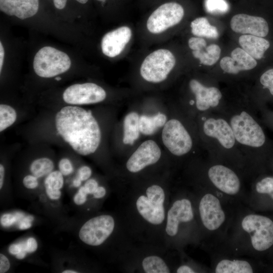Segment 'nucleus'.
<instances>
[{"label":"nucleus","mask_w":273,"mask_h":273,"mask_svg":"<svg viewBox=\"0 0 273 273\" xmlns=\"http://www.w3.org/2000/svg\"><path fill=\"white\" fill-rule=\"evenodd\" d=\"M258 111L250 99H246L225 100L222 112L246 160L251 178L259 174L273 152V145L257 116Z\"/></svg>","instance_id":"nucleus-1"},{"label":"nucleus","mask_w":273,"mask_h":273,"mask_svg":"<svg viewBox=\"0 0 273 273\" xmlns=\"http://www.w3.org/2000/svg\"><path fill=\"white\" fill-rule=\"evenodd\" d=\"M238 206L223 243L219 248L234 255L251 256L273 246V220Z\"/></svg>","instance_id":"nucleus-2"},{"label":"nucleus","mask_w":273,"mask_h":273,"mask_svg":"<svg viewBox=\"0 0 273 273\" xmlns=\"http://www.w3.org/2000/svg\"><path fill=\"white\" fill-rule=\"evenodd\" d=\"M197 118L199 136L207 152L208 158L231 166L250 179L246 160L223 114L210 112Z\"/></svg>","instance_id":"nucleus-3"},{"label":"nucleus","mask_w":273,"mask_h":273,"mask_svg":"<svg viewBox=\"0 0 273 273\" xmlns=\"http://www.w3.org/2000/svg\"><path fill=\"white\" fill-rule=\"evenodd\" d=\"M198 189L195 197L202 240L212 249L223 243L238 206L204 185Z\"/></svg>","instance_id":"nucleus-4"},{"label":"nucleus","mask_w":273,"mask_h":273,"mask_svg":"<svg viewBox=\"0 0 273 273\" xmlns=\"http://www.w3.org/2000/svg\"><path fill=\"white\" fill-rule=\"evenodd\" d=\"M55 125L64 140L81 155L94 153L100 144V128L90 111L77 106L64 107L55 116Z\"/></svg>","instance_id":"nucleus-5"},{"label":"nucleus","mask_w":273,"mask_h":273,"mask_svg":"<svg viewBox=\"0 0 273 273\" xmlns=\"http://www.w3.org/2000/svg\"><path fill=\"white\" fill-rule=\"evenodd\" d=\"M199 178L200 184L226 201L236 206L247 204L248 194L244 184L246 178L231 166L208 158L200 164Z\"/></svg>","instance_id":"nucleus-6"},{"label":"nucleus","mask_w":273,"mask_h":273,"mask_svg":"<svg viewBox=\"0 0 273 273\" xmlns=\"http://www.w3.org/2000/svg\"><path fill=\"white\" fill-rule=\"evenodd\" d=\"M164 225L166 237L180 245L202 240L195 195L182 194L175 198L167 210Z\"/></svg>","instance_id":"nucleus-7"},{"label":"nucleus","mask_w":273,"mask_h":273,"mask_svg":"<svg viewBox=\"0 0 273 273\" xmlns=\"http://www.w3.org/2000/svg\"><path fill=\"white\" fill-rule=\"evenodd\" d=\"M167 193L160 185L148 186L134 199V209L138 216L146 224L157 228L164 224L167 210Z\"/></svg>","instance_id":"nucleus-8"},{"label":"nucleus","mask_w":273,"mask_h":273,"mask_svg":"<svg viewBox=\"0 0 273 273\" xmlns=\"http://www.w3.org/2000/svg\"><path fill=\"white\" fill-rule=\"evenodd\" d=\"M189 87L194 97L189 101V105L197 117L210 112H222L225 100L218 87L206 85L196 79L190 80Z\"/></svg>","instance_id":"nucleus-9"},{"label":"nucleus","mask_w":273,"mask_h":273,"mask_svg":"<svg viewBox=\"0 0 273 273\" xmlns=\"http://www.w3.org/2000/svg\"><path fill=\"white\" fill-rule=\"evenodd\" d=\"M162 140L169 151L176 157L190 154L194 146L193 136L180 120L172 118L164 126Z\"/></svg>","instance_id":"nucleus-10"},{"label":"nucleus","mask_w":273,"mask_h":273,"mask_svg":"<svg viewBox=\"0 0 273 273\" xmlns=\"http://www.w3.org/2000/svg\"><path fill=\"white\" fill-rule=\"evenodd\" d=\"M71 64L67 54L52 47H44L35 54L33 67L38 76L50 78L66 72Z\"/></svg>","instance_id":"nucleus-11"},{"label":"nucleus","mask_w":273,"mask_h":273,"mask_svg":"<svg viewBox=\"0 0 273 273\" xmlns=\"http://www.w3.org/2000/svg\"><path fill=\"white\" fill-rule=\"evenodd\" d=\"M175 64V58L170 51L159 49L145 59L141 66V75L147 81L160 82L167 78Z\"/></svg>","instance_id":"nucleus-12"},{"label":"nucleus","mask_w":273,"mask_h":273,"mask_svg":"<svg viewBox=\"0 0 273 273\" xmlns=\"http://www.w3.org/2000/svg\"><path fill=\"white\" fill-rule=\"evenodd\" d=\"M115 227L116 221L112 215L101 214L87 220L80 228L78 236L84 244L97 247L108 239Z\"/></svg>","instance_id":"nucleus-13"},{"label":"nucleus","mask_w":273,"mask_h":273,"mask_svg":"<svg viewBox=\"0 0 273 273\" xmlns=\"http://www.w3.org/2000/svg\"><path fill=\"white\" fill-rule=\"evenodd\" d=\"M184 15V10L180 5L174 2L164 4L150 16L147 27L152 33L162 32L179 23Z\"/></svg>","instance_id":"nucleus-14"},{"label":"nucleus","mask_w":273,"mask_h":273,"mask_svg":"<svg viewBox=\"0 0 273 273\" xmlns=\"http://www.w3.org/2000/svg\"><path fill=\"white\" fill-rule=\"evenodd\" d=\"M106 97V93L102 87L90 82L73 84L63 94V100L72 105L97 103L104 101Z\"/></svg>","instance_id":"nucleus-15"},{"label":"nucleus","mask_w":273,"mask_h":273,"mask_svg":"<svg viewBox=\"0 0 273 273\" xmlns=\"http://www.w3.org/2000/svg\"><path fill=\"white\" fill-rule=\"evenodd\" d=\"M212 271L215 273H252L255 267L250 259L238 257L230 253L214 250Z\"/></svg>","instance_id":"nucleus-16"},{"label":"nucleus","mask_w":273,"mask_h":273,"mask_svg":"<svg viewBox=\"0 0 273 273\" xmlns=\"http://www.w3.org/2000/svg\"><path fill=\"white\" fill-rule=\"evenodd\" d=\"M161 155V150L156 143L147 140L141 144L127 160L126 169L131 173L139 172L157 163Z\"/></svg>","instance_id":"nucleus-17"},{"label":"nucleus","mask_w":273,"mask_h":273,"mask_svg":"<svg viewBox=\"0 0 273 273\" xmlns=\"http://www.w3.org/2000/svg\"><path fill=\"white\" fill-rule=\"evenodd\" d=\"M230 25L234 32L243 34H249L263 37L268 34L269 31L268 23L264 18L245 14L234 16Z\"/></svg>","instance_id":"nucleus-18"},{"label":"nucleus","mask_w":273,"mask_h":273,"mask_svg":"<svg viewBox=\"0 0 273 273\" xmlns=\"http://www.w3.org/2000/svg\"><path fill=\"white\" fill-rule=\"evenodd\" d=\"M231 55V57H224L220 61V68L225 73L238 75L242 71L252 70L257 65L256 59L241 48H236Z\"/></svg>","instance_id":"nucleus-19"},{"label":"nucleus","mask_w":273,"mask_h":273,"mask_svg":"<svg viewBox=\"0 0 273 273\" xmlns=\"http://www.w3.org/2000/svg\"><path fill=\"white\" fill-rule=\"evenodd\" d=\"M131 37V31L127 26H122L107 33L101 41L103 53L113 58L119 55L128 43Z\"/></svg>","instance_id":"nucleus-20"},{"label":"nucleus","mask_w":273,"mask_h":273,"mask_svg":"<svg viewBox=\"0 0 273 273\" xmlns=\"http://www.w3.org/2000/svg\"><path fill=\"white\" fill-rule=\"evenodd\" d=\"M39 6V0H0L1 12L22 20L35 15Z\"/></svg>","instance_id":"nucleus-21"},{"label":"nucleus","mask_w":273,"mask_h":273,"mask_svg":"<svg viewBox=\"0 0 273 273\" xmlns=\"http://www.w3.org/2000/svg\"><path fill=\"white\" fill-rule=\"evenodd\" d=\"M239 43L242 49L257 60L261 59L269 48V41L262 37L251 34H244L240 36Z\"/></svg>","instance_id":"nucleus-22"},{"label":"nucleus","mask_w":273,"mask_h":273,"mask_svg":"<svg viewBox=\"0 0 273 273\" xmlns=\"http://www.w3.org/2000/svg\"><path fill=\"white\" fill-rule=\"evenodd\" d=\"M140 133V116L135 112H130L126 115L124 119L123 143L132 145L139 138Z\"/></svg>","instance_id":"nucleus-23"},{"label":"nucleus","mask_w":273,"mask_h":273,"mask_svg":"<svg viewBox=\"0 0 273 273\" xmlns=\"http://www.w3.org/2000/svg\"><path fill=\"white\" fill-rule=\"evenodd\" d=\"M44 186L47 197L52 201L58 200L61 197V190L64 186L63 175L59 170L51 172L47 175Z\"/></svg>","instance_id":"nucleus-24"},{"label":"nucleus","mask_w":273,"mask_h":273,"mask_svg":"<svg viewBox=\"0 0 273 273\" xmlns=\"http://www.w3.org/2000/svg\"><path fill=\"white\" fill-rule=\"evenodd\" d=\"M267 196L273 201V176L256 175L252 179L249 196Z\"/></svg>","instance_id":"nucleus-25"},{"label":"nucleus","mask_w":273,"mask_h":273,"mask_svg":"<svg viewBox=\"0 0 273 273\" xmlns=\"http://www.w3.org/2000/svg\"><path fill=\"white\" fill-rule=\"evenodd\" d=\"M166 122V116L163 113H158L153 116L142 115L140 116V132L145 135H151L164 126Z\"/></svg>","instance_id":"nucleus-26"},{"label":"nucleus","mask_w":273,"mask_h":273,"mask_svg":"<svg viewBox=\"0 0 273 273\" xmlns=\"http://www.w3.org/2000/svg\"><path fill=\"white\" fill-rule=\"evenodd\" d=\"M192 33L198 37L216 39L219 35L216 27L211 25L205 17H199L191 23Z\"/></svg>","instance_id":"nucleus-27"},{"label":"nucleus","mask_w":273,"mask_h":273,"mask_svg":"<svg viewBox=\"0 0 273 273\" xmlns=\"http://www.w3.org/2000/svg\"><path fill=\"white\" fill-rule=\"evenodd\" d=\"M141 267L146 273L171 272L170 267L164 259L156 255H150L144 257L141 262Z\"/></svg>","instance_id":"nucleus-28"},{"label":"nucleus","mask_w":273,"mask_h":273,"mask_svg":"<svg viewBox=\"0 0 273 273\" xmlns=\"http://www.w3.org/2000/svg\"><path fill=\"white\" fill-rule=\"evenodd\" d=\"M203 49L193 51V56L198 59L203 65L212 66L215 64L220 56L221 49L220 47L216 44H211L207 47L205 50Z\"/></svg>","instance_id":"nucleus-29"},{"label":"nucleus","mask_w":273,"mask_h":273,"mask_svg":"<svg viewBox=\"0 0 273 273\" xmlns=\"http://www.w3.org/2000/svg\"><path fill=\"white\" fill-rule=\"evenodd\" d=\"M54 167V163L52 160L42 157L33 160L30 165L29 169L32 174L38 178L52 172Z\"/></svg>","instance_id":"nucleus-30"},{"label":"nucleus","mask_w":273,"mask_h":273,"mask_svg":"<svg viewBox=\"0 0 273 273\" xmlns=\"http://www.w3.org/2000/svg\"><path fill=\"white\" fill-rule=\"evenodd\" d=\"M17 113L11 106L6 104L0 105V131L2 132L16 121Z\"/></svg>","instance_id":"nucleus-31"},{"label":"nucleus","mask_w":273,"mask_h":273,"mask_svg":"<svg viewBox=\"0 0 273 273\" xmlns=\"http://www.w3.org/2000/svg\"><path fill=\"white\" fill-rule=\"evenodd\" d=\"M205 7L206 11L212 14H223L230 9L225 0H205Z\"/></svg>","instance_id":"nucleus-32"},{"label":"nucleus","mask_w":273,"mask_h":273,"mask_svg":"<svg viewBox=\"0 0 273 273\" xmlns=\"http://www.w3.org/2000/svg\"><path fill=\"white\" fill-rule=\"evenodd\" d=\"M259 83L263 89H267L270 95L273 97V68L268 69L260 76Z\"/></svg>","instance_id":"nucleus-33"},{"label":"nucleus","mask_w":273,"mask_h":273,"mask_svg":"<svg viewBox=\"0 0 273 273\" xmlns=\"http://www.w3.org/2000/svg\"><path fill=\"white\" fill-rule=\"evenodd\" d=\"M9 252L11 254L15 255L17 259H24L27 253L25 250V241L10 245Z\"/></svg>","instance_id":"nucleus-34"},{"label":"nucleus","mask_w":273,"mask_h":273,"mask_svg":"<svg viewBox=\"0 0 273 273\" xmlns=\"http://www.w3.org/2000/svg\"><path fill=\"white\" fill-rule=\"evenodd\" d=\"M22 216V213L18 212L16 214L5 213L1 217V224L4 227L11 226L17 221L18 218H20Z\"/></svg>","instance_id":"nucleus-35"},{"label":"nucleus","mask_w":273,"mask_h":273,"mask_svg":"<svg viewBox=\"0 0 273 273\" xmlns=\"http://www.w3.org/2000/svg\"><path fill=\"white\" fill-rule=\"evenodd\" d=\"M59 170L64 176L71 174L73 171V166L71 161L66 158L61 159L58 163Z\"/></svg>","instance_id":"nucleus-36"},{"label":"nucleus","mask_w":273,"mask_h":273,"mask_svg":"<svg viewBox=\"0 0 273 273\" xmlns=\"http://www.w3.org/2000/svg\"><path fill=\"white\" fill-rule=\"evenodd\" d=\"M188 44L189 48L193 51H199L206 48L207 44L204 38L193 37L189 39Z\"/></svg>","instance_id":"nucleus-37"},{"label":"nucleus","mask_w":273,"mask_h":273,"mask_svg":"<svg viewBox=\"0 0 273 273\" xmlns=\"http://www.w3.org/2000/svg\"><path fill=\"white\" fill-rule=\"evenodd\" d=\"M200 267H196L190 263H183L178 266L175 270L177 273H196L200 272L203 270Z\"/></svg>","instance_id":"nucleus-38"},{"label":"nucleus","mask_w":273,"mask_h":273,"mask_svg":"<svg viewBox=\"0 0 273 273\" xmlns=\"http://www.w3.org/2000/svg\"><path fill=\"white\" fill-rule=\"evenodd\" d=\"M88 194L83 186L79 187L77 192L73 197V202L77 205L84 204L87 200Z\"/></svg>","instance_id":"nucleus-39"},{"label":"nucleus","mask_w":273,"mask_h":273,"mask_svg":"<svg viewBox=\"0 0 273 273\" xmlns=\"http://www.w3.org/2000/svg\"><path fill=\"white\" fill-rule=\"evenodd\" d=\"M259 111L261 113L262 121L270 128L273 129V111L264 107Z\"/></svg>","instance_id":"nucleus-40"},{"label":"nucleus","mask_w":273,"mask_h":273,"mask_svg":"<svg viewBox=\"0 0 273 273\" xmlns=\"http://www.w3.org/2000/svg\"><path fill=\"white\" fill-rule=\"evenodd\" d=\"M24 186L30 190H33L38 186V178L33 175H27L23 179Z\"/></svg>","instance_id":"nucleus-41"},{"label":"nucleus","mask_w":273,"mask_h":273,"mask_svg":"<svg viewBox=\"0 0 273 273\" xmlns=\"http://www.w3.org/2000/svg\"><path fill=\"white\" fill-rule=\"evenodd\" d=\"M92 174L91 168L86 165L82 166L77 170V176L82 181L87 180Z\"/></svg>","instance_id":"nucleus-42"},{"label":"nucleus","mask_w":273,"mask_h":273,"mask_svg":"<svg viewBox=\"0 0 273 273\" xmlns=\"http://www.w3.org/2000/svg\"><path fill=\"white\" fill-rule=\"evenodd\" d=\"M25 250L27 253H32L36 251L38 248V243L36 239L29 237L25 241Z\"/></svg>","instance_id":"nucleus-43"},{"label":"nucleus","mask_w":273,"mask_h":273,"mask_svg":"<svg viewBox=\"0 0 273 273\" xmlns=\"http://www.w3.org/2000/svg\"><path fill=\"white\" fill-rule=\"evenodd\" d=\"M99 186L98 181L94 178L87 179L83 186L88 195H93Z\"/></svg>","instance_id":"nucleus-44"},{"label":"nucleus","mask_w":273,"mask_h":273,"mask_svg":"<svg viewBox=\"0 0 273 273\" xmlns=\"http://www.w3.org/2000/svg\"><path fill=\"white\" fill-rule=\"evenodd\" d=\"M10 262L8 257L4 254H0V272H7L10 268Z\"/></svg>","instance_id":"nucleus-45"},{"label":"nucleus","mask_w":273,"mask_h":273,"mask_svg":"<svg viewBox=\"0 0 273 273\" xmlns=\"http://www.w3.org/2000/svg\"><path fill=\"white\" fill-rule=\"evenodd\" d=\"M106 195V189L103 186H99L92 195L94 198L99 199L104 198Z\"/></svg>","instance_id":"nucleus-46"},{"label":"nucleus","mask_w":273,"mask_h":273,"mask_svg":"<svg viewBox=\"0 0 273 273\" xmlns=\"http://www.w3.org/2000/svg\"><path fill=\"white\" fill-rule=\"evenodd\" d=\"M68 0H53V3L56 8L59 10L63 9Z\"/></svg>","instance_id":"nucleus-47"},{"label":"nucleus","mask_w":273,"mask_h":273,"mask_svg":"<svg viewBox=\"0 0 273 273\" xmlns=\"http://www.w3.org/2000/svg\"><path fill=\"white\" fill-rule=\"evenodd\" d=\"M5 56V50L2 42H0V72L2 71V67L4 63Z\"/></svg>","instance_id":"nucleus-48"},{"label":"nucleus","mask_w":273,"mask_h":273,"mask_svg":"<svg viewBox=\"0 0 273 273\" xmlns=\"http://www.w3.org/2000/svg\"><path fill=\"white\" fill-rule=\"evenodd\" d=\"M5 170L4 165L0 164V189L1 190L4 184Z\"/></svg>","instance_id":"nucleus-49"},{"label":"nucleus","mask_w":273,"mask_h":273,"mask_svg":"<svg viewBox=\"0 0 273 273\" xmlns=\"http://www.w3.org/2000/svg\"><path fill=\"white\" fill-rule=\"evenodd\" d=\"M82 181L79 178H78L77 176H76L73 179V182H72V184H73V187H74L75 188L80 187L81 185Z\"/></svg>","instance_id":"nucleus-50"},{"label":"nucleus","mask_w":273,"mask_h":273,"mask_svg":"<svg viewBox=\"0 0 273 273\" xmlns=\"http://www.w3.org/2000/svg\"><path fill=\"white\" fill-rule=\"evenodd\" d=\"M62 273H77L78 272L75 270L73 269H65L62 271Z\"/></svg>","instance_id":"nucleus-51"},{"label":"nucleus","mask_w":273,"mask_h":273,"mask_svg":"<svg viewBox=\"0 0 273 273\" xmlns=\"http://www.w3.org/2000/svg\"><path fill=\"white\" fill-rule=\"evenodd\" d=\"M267 162H272V172H273V152L271 154V155L268 157Z\"/></svg>","instance_id":"nucleus-52"},{"label":"nucleus","mask_w":273,"mask_h":273,"mask_svg":"<svg viewBox=\"0 0 273 273\" xmlns=\"http://www.w3.org/2000/svg\"><path fill=\"white\" fill-rule=\"evenodd\" d=\"M75 1L81 4H84L86 3L88 1V0H75Z\"/></svg>","instance_id":"nucleus-53"},{"label":"nucleus","mask_w":273,"mask_h":273,"mask_svg":"<svg viewBox=\"0 0 273 273\" xmlns=\"http://www.w3.org/2000/svg\"><path fill=\"white\" fill-rule=\"evenodd\" d=\"M55 79L57 81H59L61 79V78L60 77L57 76L55 78Z\"/></svg>","instance_id":"nucleus-54"},{"label":"nucleus","mask_w":273,"mask_h":273,"mask_svg":"<svg viewBox=\"0 0 273 273\" xmlns=\"http://www.w3.org/2000/svg\"><path fill=\"white\" fill-rule=\"evenodd\" d=\"M96 1H99V2H105L106 0H96Z\"/></svg>","instance_id":"nucleus-55"}]
</instances>
